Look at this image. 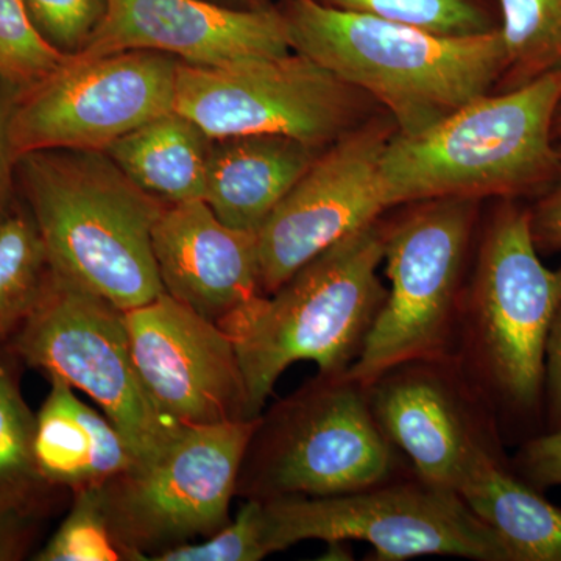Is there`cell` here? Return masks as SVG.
<instances>
[{
  "label": "cell",
  "instance_id": "11",
  "mask_svg": "<svg viewBox=\"0 0 561 561\" xmlns=\"http://www.w3.org/2000/svg\"><path fill=\"white\" fill-rule=\"evenodd\" d=\"M257 419L184 426L157 460L101 485L111 530L133 561H151L230 522Z\"/></svg>",
  "mask_w": 561,
  "mask_h": 561
},
{
  "label": "cell",
  "instance_id": "22",
  "mask_svg": "<svg viewBox=\"0 0 561 561\" xmlns=\"http://www.w3.org/2000/svg\"><path fill=\"white\" fill-rule=\"evenodd\" d=\"M18 357L0 350V515L38 516L51 491L41 478L33 454L35 419L21 393Z\"/></svg>",
  "mask_w": 561,
  "mask_h": 561
},
{
  "label": "cell",
  "instance_id": "2",
  "mask_svg": "<svg viewBox=\"0 0 561 561\" xmlns=\"http://www.w3.org/2000/svg\"><path fill=\"white\" fill-rule=\"evenodd\" d=\"M16 164L55 275L124 312L164 291L151 234L168 203L105 151H33Z\"/></svg>",
  "mask_w": 561,
  "mask_h": 561
},
{
  "label": "cell",
  "instance_id": "31",
  "mask_svg": "<svg viewBox=\"0 0 561 561\" xmlns=\"http://www.w3.org/2000/svg\"><path fill=\"white\" fill-rule=\"evenodd\" d=\"M560 153V168L556 180L530 209V228L535 245L540 254H553L561 251V138L557 139Z\"/></svg>",
  "mask_w": 561,
  "mask_h": 561
},
{
  "label": "cell",
  "instance_id": "30",
  "mask_svg": "<svg viewBox=\"0 0 561 561\" xmlns=\"http://www.w3.org/2000/svg\"><path fill=\"white\" fill-rule=\"evenodd\" d=\"M512 468L535 490L561 486V427L524 443Z\"/></svg>",
  "mask_w": 561,
  "mask_h": 561
},
{
  "label": "cell",
  "instance_id": "8",
  "mask_svg": "<svg viewBox=\"0 0 561 561\" xmlns=\"http://www.w3.org/2000/svg\"><path fill=\"white\" fill-rule=\"evenodd\" d=\"M262 504L271 556L298 542L320 540L368 542L376 561L426 556L513 561L496 531L457 491L426 482L413 470L341 496L278 497Z\"/></svg>",
  "mask_w": 561,
  "mask_h": 561
},
{
  "label": "cell",
  "instance_id": "5",
  "mask_svg": "<svg viewBox=\"0 0 561 561\" xmlns=\"http://www.w3.org/2000/svg\"><path fill=\"white\" fill-rule=\"evenodd\" d=\"M561 309V267L542 264L530 209L497 201L465 286L454 360L500 416L526 420L545 409L546 346Z\"/></svg>",
  "mask_w": 561,
  "mask_h": 561
},
{
  "label": "cell",
  "instance_id": "20",
  "mask_svg": "<svg viewBox=\"0 0 561 561\" xmlns=\"http://www.w3.org/2000/svg\"><path fill=\"white\" fill-rule=\"evenodd\" d=\"M457 493L496 531L513 561H561V508L523 481L504 454L483 457Z\"/></svg>",
  "mask_w": 561,
  "mask_h": 561
},
{
  "label": "cell",
  "instance_id": "26",
  "mask_svg": "<svg viewBox=\"0 0 561 561\" xmlns=\"http://www.w3.org/2000/svg\"><path fill=\"white\" fill-rule=\"evenodd\" d=\"M61 526L35 556L36 561H133L117 541L103 511L101 486L72 494Z\"/></svg>",
  "mask_w": 561,
  "mask_h": 561
},
{
  "label": "cell",
  "instance_id": "13",
  "mask_svg": "<svg viewBox=\"0 0 561 561\" xmlns=\"http://www.w3.org/2000/svg\"><path fill=\"white\" fill-rule=\"evenodd\" d=\"M397 133L389 114L371 116L321 151L257 231L262 295L306 262L391 209L381 176Z\"/></svg>",
  "mask_w": 561,
  "mask_h": 561
},
{
  "label": "cell",
  "instance_id": "32",
  "mask_svg": "<svg viewBox=\"0 0 561 561\" xmlns=\"http://www.w3.org/2000/svg\"><path fill=\"white\" fill-rule=\"evenodd\" d=\"M545 411L548 431L561 427V309L546 346Z\"/></svg>",
  "mask_w": 561,
  "mask_h": 561
},
{
  "label": "cell",
  "instance_id": "24",
  "mask_svg": "<svg viewBox=\"0 0 561 561\" xmlns=\"http://www.w3.org/2000/svg\"><path fill=\"white\" fill-rule=\"evenodd\" d=\"M50 276L49 260L32 216L0 221V342L13 337L38 305Z\"/></svg>",
  "mask_w": 561,
  "mask_h": 561
},
{
  "label": "cell",
  "instance_id": "28",
  "mask_svg": "<svg viewBox=\"0 0 561 561\" xmlns=\"http://www.w3.org/2000/svg\"><path fill=\"white\" fill-rule=\"evenodd\" d=\"M268 556L264 504L245 500L236 518L210 535L208 540L168 549L151 561H260Z\"/></svg>",
  "mask_w": 561,
  "mask_h": 561
},
{
  "label": "cell",
  "instance_id": "14",
  "mask_svg": "<svg viewBox=\"0 0 561 561\" xmlns=\"http://www.w3.org/2000/svg\"><path fill=\"white\" fill-rule=\"evenodd\" d=\"M367 387L382 431L426 482L457 491L502 453L496 416L454 359L398 365Z\"/></svg>",
  "mask_w": 561,
  "mask_h": 561
},
{
  "label": "cell",
  "instance_id": "17",
  "mask_svg": "<svg viewBox=\"0 0 561 561\" xmlns=\"http://www.w3.org/2000/svg\"><path fill=\"white\" fill-rule=\"evenodd\" d=\"M151 243L165 294L214 323L262 295L256 232L228 227L205 201L168 205Z\"/></svg>",
  "mask_w": 561,
  "mask_h": 561
},
{
  "label": "cell",
  "instance_id": "35",
  "mask_svg": "<svg viewBox=\"0 0 561 561\" xmlns=\"http://www.w3.org/2000/svg\"><path fill=\"white\" fill-rule=\"evenodd\" d=\"M552 135L556 140L561 138V101L557 106L556 116H553Z\"/></svg>",
  "mask_w": 561,
  "mask_h": 561
},
{
  "label": "cell",
  "instance_id": "4",
  "mask_svg": "<svg viewBox=\"0 0 561 561\" xmlns=\"http://www.w3.org/2000/svg\"><path fill=\"white\" fill-rule=\"evenodd\" d=\"M382 261L378 219L321 251L272 295H257L219 321L241 364L250 420L264 412L295 362H313L324 375L350 370L386 301Z\"/></svg>",
  "mask_w": 561,
  "mask_h": 561
},
{
  "label": "cell",
  "instance_id": "6",
  "mask_svg": "<svg viewBox=\"0 0 561 561\" xmlns=\"http://www.w3.org/2000/svg\"><path fill=\"white\" fill-rule=\"evenodd\" d=\"M400 474L401 457L373 413L368 387L346 371L317 373L261 413L236 496H341Z\"/></svg>",
  "mask_w": 561,
  "mask_h": 561
},
{
  "label": "cell",
  "instance_id": "16",
  "mask_svg": "<svg viewBox=\"0 0 561 561\" xmlns=\"http://www.w3.org/2000/svg\"><path fill=\"white\" fill-rule=\"evenodd\" d=\"M125 50L171 55L221 68L291 50L283 11L231 9L208 0H106L105 16L80 57Z\"/></svg>",
  "mask_w": 561,
  "mask_h": 561
},
{
  "label": "cell",
  "instance_id": "27",
  "mask_svg": "<svg viewBox=\"0 0 561 561\" xmlns=\"http://www.w3.org/2000/svg\"><path fill=\"white\" fill-rule=\"evenodd\" d=\"M38 31L24 0H0V81L28 90L68 60Z\"/></svg>",
  "mask_w": 561,
  "mask_h": 561
},
{
  "label": "cell",
  "instance_id": "9",
  "mask_svg": "<svg viewBox=\"0 0 561 561\" xmlns=\"http://www.w3.org/2000/svg\"><path fill=\"white\" fill-rule=\"evenodd\" d=\"M9 348L47 378L87 393L124 435L136 467L157 460L184 427L158 411L140 381L125 312L51 271Z\"/></svg>",
  "mask_w": 561,
  "mask_h": 561
},
{
  "label": "cell",
  "instance_id": "25",
  "mask_svg": "<svg viewBox=\"0 0 561 561\" xmlns=\"http://www.w3.org/2000/svg\"><path fill=\"white\" fill-rule=\"evenodd\" d=\"M334 9L401 22L440 35H481L500 28L483 0H319Z\"/></svg>",
  "mask_w": 561,
  "mask_h": 561
},
{
  "label": "cell",
  "instance_id": "12",
  "mask_svg": "<svg viewBox=\"0 0 561 561\" xmlns=\"http://www.w3.org/2000/svg\"><path fill=\"white\" fill-rule=\"evenodd\" d=\"M179 66V58L151 50L69 55L14 98L9 124L14 161L41 150L105 151L175 110Z\"/></svg>",
  "mask_w": 561,
  "mask_h": 561
},
{
  "label": "cell",
  "instance_id": "15",
  "mask_svg": "<svg viewBox=\"0 0 561 561\" xmlns=\"http://www.w3.org/2000/svg\"><path fill=\"white\" fill-rule=\"evenodd\" d=\"M136 370L158 411L179 426L250 420L245 379L219 324L162 291L125 311Z\"/></svg>",
  "mask_w": 561,
  "mask_h": 561
},
{
  "label": "cell",
  "instance_id": "10",
  "mask_svg": "<svg viewBox=\"0 0 561 561\" xmlns=\"http://www.w3.org/2000/svg\"><path fill=\"white\" fill-rule=\"evenodd\" d=\"M376 103L300 51L221 68L180 61L175 111L213 139L290 136L327 149L370 119Z\"/></svg>",
  "mask_w": 561,
  "mask_h": 561
},
{
  "label": "cell",
  "instance_id": "7",
  "mask_svg": "<svg viewBox=\"0 0 561 561\" xmlns=\"http://www.w3.org/2000/svg\"><path fill=\"white\" fill-rule=\"evenodd\" d=\"M479 203L416 202L405 205L397 219L383 221L390 289L359 357L346 371L351 379L370 386L398 365L454 359Z\"/></svg>",
  "mask_w": 561,
  "mask_h": 561
},
{
  "label": "cell",
  "instance_id": "21",
  "mask_svg": "<svg viewBox=\"0 0 561 561\" xmlns=\"http://www.w3.org/2000/svg\"><path fill=\"white\" fill-rule=\"evenodd\" d=\"M213 138L190 117L162 114L105 150L122 172L168 205L205 201Z\"/></svg>",
  "mask_w": 561,
  "mask_h": 561
},
{
  "label": "cell",
  "instance_id": "23",
  "mask_svg": "<svg viewBox=\"0 0 561 561\" xmlns=\"http://www.w3.org/2000/svg\"><path fill=\"white\" fill-rule=\"evenodd\" d=\"M504 69L494 91H512L561 69V0H500Z\"/></svg>",
  "mask_w": 561,
  "mask_h": 561
},
{
  "label": "cell",
  "instance_id": "34",
  "mask_svg": "<svg viewBox=\"0 0 561 561\" xmlns=\"http://www.w3.org/2000/svg\"><path fill=\"white\" fill-rule=\"evenodd\" d=\"M36 516L0 515V561L20 560L27 552Z\"/></svg>",
  "mask_w": 561,
  "mask_h": 561
},
{
  "label": "cell",
  "instance_id": "29",
  "mask_svg": "<svg viewBox=\"0 0 561 561\" xmlns=\"http://www.w3.org/2000/svg\"><path fill=\"white\" fill-rule=\"evenodd\" d=\"M36 31L65 55L80 54L106 11V0H24Z\"/></svg>",
  "mask_w": 561,
  "mask_h": 561
},
{
  "label": "cell",
  "instance_id": "1",
  "mask_svg": "<svg viewBox=\"0 0 561 561\" xmlns=\"http://www.w3.org/2000/svg\"><path fill=\"white\" fill-rule=\"evenodd\" d=\"M283 14L291 50L382 106L402 136L419 135L494 91L504 69L500 28L440 35L319 0H289Z\"/></svg>",
  "mask_w": 561,
  "mask_h": 561
},
{
  "label": "cell",
  "instance_id": "3",
  "mask_svg": "<svg viewBox=\"0 0 561 561\" xmlns=\"http://www.w3.org/2000/svg\"><path fill=\"white\" fill-rule=\"evenodd\" d=\"M561 69L512 91H491L413 136L394 133L381 160L390 208L435 198L523 201L556 180L552 124Z\"/></svg>",
  "mask_w": 561,
  "mask_h": 561
},
{
  "label": "cell",
  "instance_id": "18",
  "mask_svg": "<svg viewBox=\"0 0 561 561\" xmlns=\"http://www.w3.org/2000/svg\"><path fill=\"white\" fill-rule=\"evenodd\" d=\"M323 150L283 135L213 139L205 202L228 227L257 234Z\"/></svg>",
  "mask_w": 561,
  "mask_h": 561
},
{
  "label": "cell",
  "instance_id": "33",
  "mask_svg": "<svg viewBox=\"0 0 561 561\" xmlns=\"http://www.w3.org/2000/svg\"><path fill=\"white\" fill-rule=\"evenodd\" d=\"M18 92L0 81V221L7 216L9 202L11 168L16 164L10 146L9 124L11 108Z\"/></svg>",
  "mask_w": 561,
  "mask_h": 561
},
{
  "label": "cell",
  "instance_id": "19",
  "mask_svg": "<svg viewBox=\"0 0 561 561\" xmlns=\"http://www.w3.org/2000/svg\"><path fill=\"white\" fill-rule=\"evenodd\" d=\"M49 381L33 437L41 478L73 494L135 468V454L117 427L84 404L68 382L60 378Z\"/></svg>",
  "mask_w": 561,
  "mask_h": 561
}]
</instances>
